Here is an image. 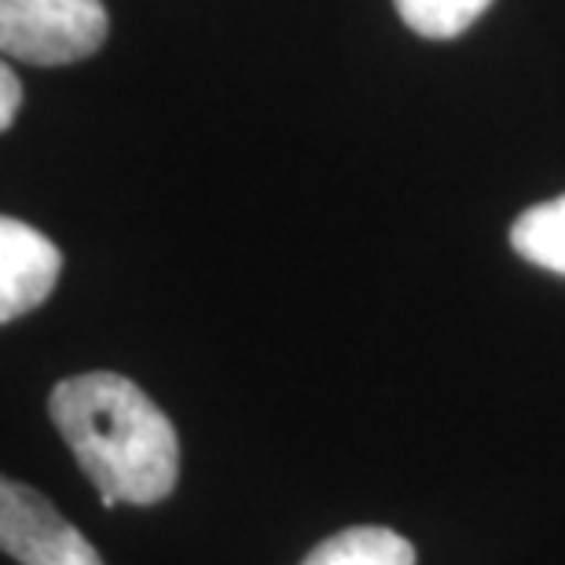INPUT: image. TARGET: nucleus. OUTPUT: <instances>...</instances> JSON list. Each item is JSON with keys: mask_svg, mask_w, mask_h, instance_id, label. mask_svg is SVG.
<instances>
[{"mask_svg": "<svg viewBox=\"0 0 565 565\" xmlns=\"http://www.w3.org/2000/svg\"><path fill=\"white\" fill-rule=\"evenodd\" d=\"M52 423L104 507L162 503L177 484L180 448L173 423L137 382L93 371L52 390Z\"/></svg>", "mask_w": 565, "mask_h": 565, "instance_id": "1", "label": "nucleus"}, {"mask_svg": "<svg viewBox=\"0 0 565 565\" xmlns=\"http://www.w3.org/2000/svg\"><path fill=\"white\" fill-rule=\"evenodd\" d=\"M107 41L104 0H0V49L33 66L82 63Z\"/></svg>", "mask_w": 565, "mask_h": 565, "instance_id": "2", "label": "nucleus"}, {"mask_svg": "<svg viewBox=\"0 0 565 565\" xmlns=\"http://www.w3.org/2000/svg\"><path fill=\"white\" fill-rule=\"evenodd\" d=\"M0 544L19 565H104L96 547L26 484H0Z\"/></svg>", "mask_w": 565, "mask_h": 565, "instance_id": "3", "label": "nucleus"}, {"mask_svg": "<svg viewBox=\"0 0 565 565\" xmlns=\"http://www.w3.org/2000/svg\"><path fill=\"white\" fill-rule=\"evenodd\" d=\"M60 268V250L38 228L15 217L0 221V320L11 323L38 309L52 294Z\"/></svg>", "mask_w": 565, "mask_h": 565, "instance_id": "4", "label": "nucleus"}, {"mask_svg": "<svg viewBox=\"0 0 565 565\" xmlns=\"http://www.w3.org/2000/svg\"><path fill=\"white\" fill-rule=\"evenodd\" d=\"M301 565H415V547L393 529L356 525L323 540Z\"/></svg>", "mask_w": 565, "mask_h": 565, "instance_id": "5", "label": "nucleus"}, {"mask_svg": "<svg viewBox=\"0 0 565 565\" xmlns=\"http://www.w3.org/2000/svg\"><path fill=\"white\" fill-rule=\"evenodd\" d=\"M511 246L525 262L565 276V195L529 206L511 228Z\"/></svg>", "mask_w": 565, "mask_h": 565, "instance_id": "6", "label": "nucleus"}, {"mask_svg": "<svg viewBox=\"0 0 565 565\" xmlns=\"http://www.w3.org/2000/svg\"><path fill=\"white\" fill-rule=\"evenodd\" d=\"M489 4L492 0H397V11L408 22V30L445 41L470 30L489 11Z\"/></svg>", "mask_w": 565, "mask_h": 565, "instance_id": "7", "label": "nucleus"}, {"mask_svg": "<svg viewBox=\"0 0 565 565\" xmlns=\"http://www.w3.org/2000/svg\"><path fill=\"white\" fill-rule=\"evenodd\" d=\"M19 104H22V85L15 71L4 63L0 66V129H11V121L19 115Z\"/></svg>", "mask_w": 565, "mask_h": 565, "instance_id": "8", "label": "nucleus"}]
</instances>
